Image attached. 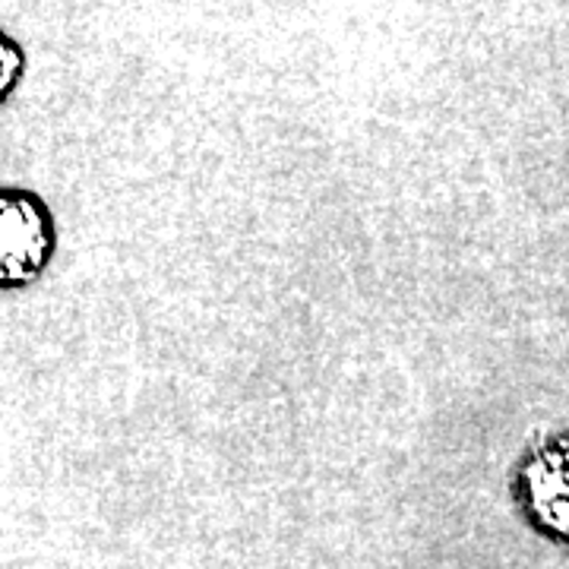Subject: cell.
<instances>
[{"label":"cell","mask_w":569,"mask_h":569,"mask_svg":"<svg viewBox=\"0 0 569 569\" xmlns=\"http://www.w3.org/2000/svg\"><path fill=\"white\" fill-rule=\"evenodd\" d=\"M44 224L29 200L3 197V279H26L41 266Z\"/></svg>","instance_id":"6da1fadb"}]
</instances>
